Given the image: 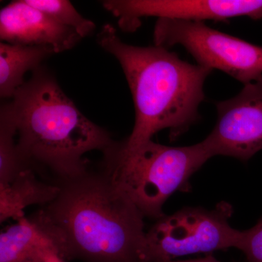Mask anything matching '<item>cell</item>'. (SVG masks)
I'll return each mask as SVG.
<instances>
[{
	"instance_id": "obj_9",
	"label": "cell",
	"mask_w": 262,
	"mask_h": 262,
	"mask_svg": "<svg viewBox=\"0 0 262 262\" xmlns=\"http://www.w3.org/2000/svg\"><path fill=\"white\" fill-rule=\"evenodd\" d=\"M0 38L9 44L50 47L58 53L75 47L82 37L26 0H18L0 11Z\"/></svg>"
},
{
	"instance_id": "obj_6",
	"label": "cell",
	"mask_w": 262,
	"mask_h": 262,
	"mask_svg": "<svg viewBox=\"0 0 262 262\" xmlns=\"http://www.w3.org/2000/svg\"><path fill=\"white\" fill-rule=\"evenodd\" d=\"M155 46L180 45L198 64L228 74L244 84L262 78V47L210 28L204 22L158 18Z\"/></svg>"
},
{
	"instance_id": "obj_3",
	"label": "cell",
	"mask_w": 262,
	"mask_h": 262,
	"mask_svg": "<svg viewBox=\"0 0 262 262\" xmlns=\"http://www.w3.org/2000/svg\"><path fill=\"white\" fill-rule=\"evenodd\" d=\"M8 104L17 127L19 154L27 168H44L56 182L89 170L84 155L104 152L115 143L107 131L82 115L44 69L33 71L30 80Z\"/></svg>"
},
{
	"instance_id": "obj_13",
	"label": "cell",
	"mask_w": 262,
	"mask_h": 262,
	"mask_svg": "<svg viewBox=\"0 0 262 262\" xmlns=\"http://www.w3.org/2000/svg\"><path fill=\"white\" fill-rule=\"evenodd\" d=\"M17 127L8 104L5 103L0 113V185L14 180L27 168L19 154L15 137ZM32 170V169H31Z\"/></svg>"
},
{
	"instance_id": "obj_10",
	"label": "cell",
	"mask_w": 262,
	"mask_h": 262,
	"mask_svg": "<svg viewBox=\"0 0 262 262\" xmlns=\"http://www.w3.org/2000/svg\"><path fill=\"white\" fill-rule=\"evenodd\" d=\"M54 227L39 210L7 227L0 233V262H43L48 246L57 252Z\"/></svg>"
},
{
	"instance_id": "obj_8",
	"label": "cell",
	"mask_w": 262,
	"mask_h": 262,
	"mask_svg": "<svg viewBox=\"0 0 262 262\" xmlns=\"http://www.w3.org/2000/svg\"><path fill=\"white\" fill-rule=\"evenodd\" d=\"M102 4L125 32L136 31L143 17L201 22L241 16L262 18V0H108Z\"/></svg>"
},
{
	"instance_id": "obj_7",
	"label": "cell",
	"mask_w": 262,
	"mask_h": 262,
	"mask_svg": "<svg viewBox=\"0 0 262 262\" xmlns=\"http://www.w3.org/2000/svg\"><path fill=\"white\" fill-rule=\"evenodd\" d=\"M218 118L203 140L212 156L248 161L262 149V78L245 84L238 95L215 103Z\"/></svg>"
},
{
	"instance_id": "obj_15",
	"label": "cell",
	"mask_w": 262,
	"mask_h": 262,
	"mask_svg": "<svg viewBox=\"0 0 262 262\" xmlns=\"http://www.w3.org/2000/svg\"><path fill=\"white\" fill-rule=\"evenodd\" d=\"M237 249L244 253L246 262H262V219L252 228L243 231Z\"/></svg>"
},
{
	"instance_id": "obj_4",
	"label": "cell",
	"mask_w": 262,
	"mask_h": 262,
	"mask_svg": "<svg viewBox=\"0 0 262 262\" xmlns=\"http://www.w3.org/2000/svg\"><path fill=\"white\" fill-rule=\"evenodd\" d=\"M102 171L139 208L144 216L158 220L178 191H189L193 174L211 158L204 141L188 146H169L146 141L127 148L122 141L103 152Z\"/></svg>"
},
{
	"instance_id": "obj_16",
	"label": "cell",
	"mask_w": 262,
	"mask_h": 262,
	"mask_svg": "<svg viewBox=\"0 0 262 262\" xmlns=\"http://www.w3.org/2000/svg\"><path fill=\"white\" fill-rule=\"evenodd\" d=\"M43 262H67L63 259L56 252L53 246H50L46 248L43 253Z\"/></svg>"
},
{
	"instance_id": "obj_12",
	"label": "cell",
	"mask_w": 262,
	"mask_h": 262,
	"mask_svg": "<svg viewBox=\"0 0 262 262\" xmlns=\"http://www.w3.org/2000/svg\"><path fill=\"white\" fill-rule=\"evenodd\" d=\"M53 48L26 46L2 42L0 44V96L12 98L24 83V76L39 68L41 62L55 54Z\"/></svg>"
},
{
	"instance_id": "obj_5",
	"label": "cell",
	"mask_w": 262,
	"mask_h": 262,
	"mask_svg": "<svg viewBox=\"0 0 262 262\" xmlns=\"http://www.w3.org/2000/svg\"><path fill=\"white\" fill-rule=\"evenodd\" d=\"M232 207L226 202L214 208L188 207L156 220L146 232L151 262H170L196 253L238 248L243 231L232 228Z\"/></svg>"
},
{
	"instance_id": "obj_14",
	"label": "cell",
	"mask_w": 262,
	"mask_h": 262,
	"mask_svg": "<svg viewBox=\"0 0 262 262\" xmlns=\"http://www.w3.org/2000/svg\"><path fill=\"white\" fill-rule=\"evenodd\" d=\"M29 5L41 10L57 23L74 29L81 37L91 34L94 22L84 18L70 1L67 0H26Z\"/></svg>"
},
{
	"instance_id": "obj_11",
	"label": "cell",
	"mask_w": 262,
	"mask_h": 262,
	"mask_svg": "<svg viewBox=\"0 0 262 262\" xmlns=\"http://www.w3.org/2000/svg\"><path fill=\"white\" fill-rule=\"evenodd\" d=\"M56 184H48L36 177L31 169L24 170L7 184L0 185V222L26 216V208L34 205L48 206L59 193Z\"/></svg>"
},
{
	"instance_id": "obj_17",
	"label": "cell",
	"mask_w": 262,
	"mask_h": 262,
	"mask_svg": "<svg viewBox=\"0 0 262 262\" xmlns=\"http://www.w3.org/2000/svg\"><path fill=\"white\" fill-rule=\"evenodd\" d=\"M170 262H220L212 255H208L204 258H196V259L187 260V261H172Z\"/></svg>"
},
{
	"instance_id": "obj_2",
	"label": "cell",
	"mask_w": 262,
	"mask_h": 262,
	"mask_svg": "<svg viewBox=\"0 0 262 262\" xmlns=\"http://www.w3.org/2000/svg\"><path fill=\"white\" fill-rule=\"evenodd\" d=\"M117 32L106 24L97 42L121 65L134 99L135 125L122 144L135 147L164 129L170 131V141L176 140L199 118L205 81L212 70L183 61L167 48L126 44Z\"/></svg>"
},
{
	"instance_id": "obj_1",
	"label": "cell",
	"mask_w": 262,
	"mask_h": 262,
	"mask_svg": "<svg viewBox=\"0 0 262 262\" xmlns=\"http://www.w3.org/2000/svg\"><path fill=\"white\" fill-rule=\"evenodd\" d=\"M54 184L59 193L42 210L59 237L63 259L151 262L145 217L102 170Z\"/></svg>"
}]
</instances>
